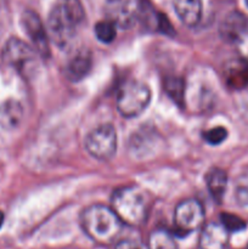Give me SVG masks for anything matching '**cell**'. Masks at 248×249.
I'll return each instance as SVG.
<instances>
[{
	"mask_svg": "<svg viewBox=\"0 0 248 249\" xmlns=\"http://www.w3.org/2000/svg\"><path fill=\"white\" fill-rule=\"evenodd\" d=\"M2 224H4V214H2L1 212H0V228H1V226H2Z\"/></svg>",
	"mask_w": 248,
	"mask_h": 249,
	"instance_id": "25",
	"label": "cell"
},
{
	"mask_svg": "<svg viewBox=\"0 0 248 249\" xmlns=\"http://www.w3.org/2000/svg\"><path fill=\"white\" fill-rule=\"evenodd\" d=\"M206 181L211 196L213 197L214 201L220 203L225 196L226 189H228V174H226V172L220 168H213L207 174Z\"/></svg>",
	"mask_w": 248,
	"mask_h": 249,
	"instance_id": "16",
	"label": "cell"
},
{
	"mask_svg": "<svg viewBox=\"0 0 248 249\" xmlns=\"http://www.w3.org/2000/svg\"><path fill=\"white\" fill-rule=\"evenodd\" d=\"M164 91L168 96L177 105V106H184L185 104V82L182 78L177 75H170L164 79Z\"/></svg>",
	"mask_w": 248,
	"mask_h": 249,
	"instance_id": "17",
	"label": "cell"
},
{
	"mask_svg": "<svg viewBox=\"0 0 248 249\" xmlns=\"http://www.w3.org/2000/svg\"><path fill=\"white\" fill-rule=\"evenodd\" d=\"M219 31L226 41L236 44L248 34V17L242 12L231 11L224 17Z\"/></svg>",
	"mask_w": 248,
	"mask_h": 249,
	"instance_id": "10",
	"label": "cell"
},
{
	"mask_svg": "<svg viewBox=\"0 0 248 249\" xmlns=\"http://www.w3.org/2000/svg\"><path fill=\"white\" fill-rule=\"evenodd\" d=\"M226 84L235 90L248 88V58L240 57L229 61L224 68Z\"/></svg>",
	"mask_w": 248,
	"mask_h": 249,
	"instance_id": "11",
	"label": "cell"
},
{
	"mask_svg": "<svg viewBox=\"0 0 248 249\" xmlns=\"http://www.w3.org/2000/svg\"><path fill=\"white\" fill-rule=\"evenodd\" d=\"M105 12L107 19L121 28L131 27L136 18V7L134 0H106Z\"/></svg>",
	"mask_w": 248,
	"mask_h": 249,
	"instance_id": "9",
	"label": "cell"
},
{
	"mask_svg": "<svg viewBox=\"0 0 248 249\" xmlns=\"http://www.w3.org/2000/svg\"><path fill=\"white\" fill-rule=\"evenodd\" d=\"M147 246L148 249H179L174 236L163 229H158L151 232Z\"/></svg>",
	"mask_w": 248,
	"mask_h": 249,
	"instance_id": "18",
	"label": "cell"
},
{
	"mask_svg": "<svg viewBox=\"0 0 248 249\" xmlns=\"http://www.w3.org/2000/svg\"><path fill=\"white\" fill-rule=\"evenodd\" d=\"M84 18L85 11L80 0L58 1L48 18V32L53 43L61 49L67 48Z\"/></svg>",
	"mask_w": 248,
	"mask_h": 249,
	"instance_id": "1",
	"label": "cell"
},
{
	"mask_svg": "<svg viewBox=\"0 0 248 249\" xmlns=\"http://www.w3.org/2000/svg\"><path fill=\"white\" fill-rule=\"evenodd\" d=\"M114 249H141V247L135 242V241L123 240V241H119V242L117 243L116 248Z\"/></svg>",
	"mask_w": 248,
	"mask_h": 249,
	"instance_id": "23",
	"label": "cell"
},
{
	"mask_svg": "<svg viewBox=\"0 0 248 249\" xmlns=\"http://www.w3.org/2000/svg\"><path fill=\"white\" fill-rule=\"evenodd\" d=\"M92 67V57L91 53L87 50H82L75 53L70 62L66 66V77L71 82H79L83 78L89 74L90 70Z\"/></svg>",
	"mask_w": 248,
	"mask_h": 249,
	"instance_id": "13",
	"label": "cell"
},
{
	"mask_svg": "<svg viewBox=\"0 0 248 249\" xmlns=\"http://www.w3.org/2000/svg\"><path fill=\"white\" fill-rule=\"evenodd\" d=\"M228 134V130L224 126H215V128L204 131L203 139L209 145H220L226 140Z\"/></svg>",
	"mask_w": 248,
	"mask_h": 249,
	"instance_id": "22",
	"label": "cell"
},
{
	"mask_svg": "<svg viewBox=\"0 0 248 249\" xmlns=\"http://www.w3.org/2000/svg\"><path fill=\"white\" fill-rule=\"evenodd\" d=\"M174 10L180 21L187 27H195L199 23L202 16L201 0H173Z\"/></svg>",
	"mask_w": 248,
	"mask_h": 249,
	"instance_id": "14",
	"label": "cell"
},
{
	"mask_svg": "<svg viewBox=\"0 0 248 249\" xmlns=\"http://www.w3.org/2000/svg\"><path fill=\"white\" fill-rule=\"evenodd\" d=\"M23 119V107L17 100L9 99L0 105V125L6 130H14Z\"/></svg>",
	"mask_w": 248,
	"mask_h": 249,
	"instance_id": "15",
	"label": "cell"
},
{
	"mask_svg": "<svg viewBox=\"0 0 248 249\" xmlns=\"http://www.w3.org/2000/svg\"><path fill=\"white\" fill-rule=\"evenodd\" d=\"M229 231L218 223H209L203 226L199 237L201 249H226L229 245Z\"/></svg>",
	"mask_w": 248,
	"mask_h": 249,
	"instance_id": "12",
	"label": "cell"
},
{
	"mask_svg": "<svg viewBox=\"0 0 248 249\" xmlns=\"http://www.w3.org/2000/svg\"><path fill=\"white\" fill-rule=\"evenodd\" d=\"M204 223V209L196 199H184L177 206L174 212V224L180 236L198 230Z\"/></svg>",
	"mask_w": 248,
	"mask_h": 249,
	"instance_id": "7",
	"label": "cell"
},
{
	"mask_svg": "<svg viewBox=\"0 0 248 249\" xmlns=\"http://www.w3.org/2000/svg\"><path fill=\"white\" fill-rule=\"evenodd\" d=\"M246 4H247V6H248V0H246Z\"/></svg>",
	"mask_w": 248,
	"mask_h": 249,
	"instance_id": "26",
	"label": "cell"
},
{
	"mask_svg": "<svg viewBox=\"0 0 248 249\" xmlns=\"http://www.w3.org/2000/svg\"><path fill=\"white\" fill-rule=\"evenodd\" d=\"M220 223L229 232H238V231L245 230L247 224L240 216L230 213H223L220 215Z\"/></svg>",
	"mask_w": 248,
	"mask_h": 249,
	"instance_id": "20",
	"label": "cell"
},
{
	"mask_svg": "<svg viewBox=\"0 0 248 249\" xmlns=\"http://www.w3.org/2000/svg\"><path fill=\"white\" fill-rule=\"evenodd\" d=\"M82 226L94 242L112 245L121 235L123 223L111 207L94 204L83 212Z\"/></svg>",
	"mask_w": 248,
	"mask_h": 249,
	"instance_id": "2",
	"label": "cell"
},
{
	"mask_svg": "<svg viewBox=\"0 0 248 249\" xmlns=\"http://www.w3.org/2000/svg\"><path fill=\"white\" fill-rule=\"evenodd\" d=\"M150 101V88L141 82L131 80L119 89L117 95V109L125 118H134L147 108Z\"/></svg>",
	"mask_w": 248,
	"mask_h": 249,
	"instance_id": "4",
	"label": "cell"
},
{
	"mask_svg": "<svg viewBox=\"0 0 248 249\" xmlns=\"http://www.w3.org/2000/svg\"><path fill=\"white\" fill-rule=\"evenodd\" d=\"M85 148L90 156L99 160H108L117 151L116 129L111 124L97 126L88 134Z\"/></svg>",
	"mask_w": 248,
	"mask_h": 249,
	"instance_id": "6",
	"label": "cell"
},
{
	"mask_svg": "<svg viewBox=\"0 0 248 249\" xmlns=\"http://www.w3.org/2000/svg\"><path fill=\"white\" fill-rule=\"evenodd\" d=\"M94 32L96 38L99 39L101 43L109 44L114 40L117 33V26L109 19H104L95 24Z\"/></svg>",
	"mask_w": 248,
	"mask_h": 249,
	"instance_id": "19",
	"label": "cell"
},
{
	"mask_svg": "<svg viewBox=\"0 0 248 249\" xmlns=\"http://www.w3.org/2000/svg\"><path fill=\"white\" fill-rule=\"evenodd\" d=\"M235 196L241 206L248 207V173L241 175L236 181Z\"/></svg>",
	"mask_w": 248,
	"mask_h": 249,
	"instance_id": "21",
	"label": "cell"
},
{
	"mask_svg": "<svg viewBox=\"0 0 248 249\" xmlns=\"http://www.w3.org/2000/svg\"><path fill=\"white\" fill-rule=\"evenodd\" d=\"M111 208L123 224L140 226L147 218L148 197L140 187L123 186L113 192Z\"/></svg>",
	"mask_w": 248,
	"mask_h": 249,
	"instance_id": "3",
	"label": "cell"
},
{
	"mask_svg": "<svg viewBox=\"0 0 248 249\" xmlns=\"http://www.w3.org/2000/svg\"><path fill=\"white\" fill-rule=\"evenodd\" d=\"M2 61L23 77H28L36 63V51L18 38H10L2 49Z\"/></svg>",
	"mask_w": 248,
	"mask_h": 249,
	"instance_id": "5",
	"label": "cell"
},
{
	"mask_svg": "<svg viewBox=\"0 0 248 249\" xmlns=\"http://www.w3.org/2000/svg\"><path fill=\"white\" fill-rule=\"evenodd\" d=\"M236 45H237L238 51L241 53V55H242L243 57L248 58V34L243 36L241 40H238L237 43H236Z\"/></svg>",
	"mask_w": 248,
	"mask_h": 249,
	"instance_id": "24",
	"label": "cell"
},
{
	"mask_svg": "<svg viewBox=\"0 0 248 249\" xmlns=\"http://www.w3.org/2000/svg\"><path fill=\"white\" fill-rule=\"evenodd\" d=\"M22 24L28 34L29 39L34 45V50L41 57L46 58L50 56V46L48 40V32L41 22L40 17L32 10H26L22 15Z\"/></svg>",
	"mask_w": 248,
	"mask_h": 249,
	"instance_id": "8",
	"label": "cell"
}]
</instances>
